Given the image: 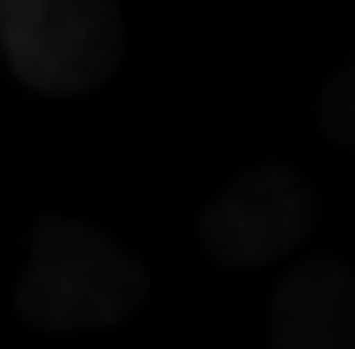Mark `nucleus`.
<instances>
[{
    "label": "nucleus",
    "instance_id": "obj_3",
    "mask_svg": "<svg viewBox=\"0 0 355 349\" xmlns=\"http://www.w3.org/2000/svg\"><path fill=\"white\" fill-rule=\"evenodd\" d=\"M313 224H319V188L288 162H256L204 204L199 245L225 271H256L309 245Z\"/></svg>",
    "mask_w": 355,
    "mask_h": 349
},
{
    "label": "nucleus",
    "instance_id": "obj_1",
    "mask_svg": "<svg viewBox=\"0 0 355 349\" xmlns=\"http://www.w3.org/2000/svg\"><path fill=\"white\" fill-rule=\"evenodd\" d=\"M146 261L105 224L73 214H37L26 229V271L16 313L42 334H100L146 307Z\"/></svg>",
    "mask_w": 355,
    "mask_h": 349
},
{
    "label": "nucleus",
    "instance_id": "obj_2",
    "mask_svg": "<svg viewBox=\"0 0 355 349\" xmlns=\"http://www.w3.org/2000/svg\"><path fill=\"white\" fill-rule=\"evenodd\" d=\"M0 53L32 94H89L125 63L121 0H0Z\"/></svg>",
    "mask_w": 355,
    "mask_h": 349
},
{
    "label": "nucleus",
    "instance_id": "obj_4",
    "mask_svg": "<svg viewBox=\"0 0 355 349\" xmlns=\"http://www.w3.org/2000/svg\"><path fill=\"white\" fill-rule=\"evenodd\" d=\"M266 349H355V271L340 256H303L277 276Z\"/></svg>",
    "mask_w": 355,
    "mask_h": 349
},
{
    "label": "nucleus",
    "instance_id": "obj_5",
    "mask_svg": "<svg viewBox=\"0 0 355 349\" xmlns=\"http://www.w3.org/2000/svg\"><path fill=\"white\" fill-rule=\"evenodd\" d=\"M313 120H319V136L334 146V152L355 156V57L340 63L319 89V105H313Z\"/></svg>",
    "mask_w": 355,
    "mask_h": 349
}]
</instances>
